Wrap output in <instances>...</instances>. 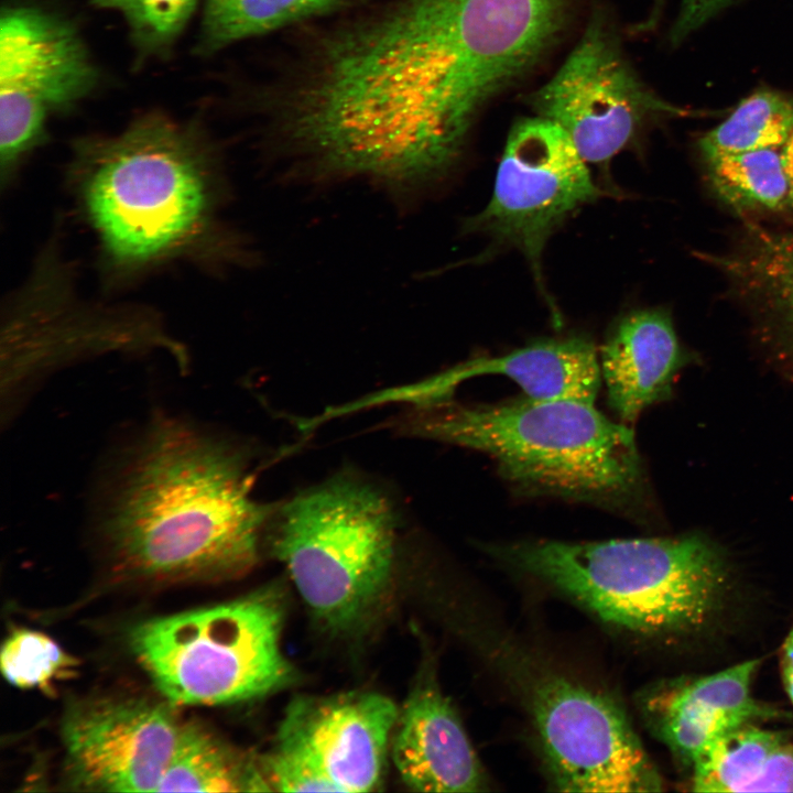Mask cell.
Returning <instances> with one entry per match:
<instances>
[{
  "label": "cell",
  "mask_w": 793,
  "mask_h": 793,
  "mask_svg": "<svg viewBox=\"0 0 793 793\" xmlns=\"http://www.w3.org/2000/svg\"><path fill=\"white\" fill-rule=\"evenodd\" d=\"M567 11V0H400L322 46L281 140L309 180L411 198L448 174L485 106L555 43Z\"/></svg>",
  "instance_id": "cell-1"
},
{
  "label": "cell",
  "mask_w": 793,
  "mask_h": 793,
  "mask_svg": "<svg viewBox=\"0 0 793 793\" xmlns=\"http://www.w3.org/2000/svg\"><path fill=\"white\" fill-rule=\"evenodd\" d=\"M253 478L245 445L155 413L104 480L95 529L128 577L238 578L259 562L279 506L252 497Z\"/></svg>",
  "instance_id": "cell-2"
},
{
  "label": "cell",
  "mask_w": 793,
  "mask_h": 793,
  "mask_svg": "<svg viewBox=\"0 0 793 793\" xmlns=\"http://www.w3.org/2000/svg\"><path fill=\"white\" fill-rule=\"evenodd\" d=\"M68 178L111 275L176 260L220 270L253 253L220 218L227 184L218 151L195 122L151 112L73 149Z\"/></svg>",
  "instance_id": "cell-3"
},
{
  "label": "cell",
  "mask_w": 793,
  "mask_h": 793,
  "mask_svg": "<svg viewBox=\"0 0 793 793\" xmlns=\"http://www.w3.org/2000/svg\"><path fill=\"white\" fill-rule=\"evenodd\" d=\"M404 436L470 448L519 490L636 512L647 495L634 434L594 403L524 398L497 404L449 399L412 404L390 424Z\"/></svg>",
  "instance_id": "cell-4"
},
{
  "label": "cell",
  "mask_w": 793,
  "mask_h": 793,
  "mask_svg": "<svg viewBox=\"0 0 793 793\" xmlns=\"http://www.w3.org/2000/svg\"><path fill=\"white\" fill-rule=\"evenodd\" d=\"M488 554L637 634L695 631L720 607L729 582L721 547L698 533L606 541L522 540Z\"/></svg>",
  "instance_id": "cell-5"
},
{
  "label": "cell",
  "mask_w": 793,
  "mask_h": 793,
  "mask_svg": "<svg viewBox=\"0 0 793 793\" xmlns=\"http://www.w3.org/2000/svg\"><path fill=\"white\" fill-rule=\"evenodd\" d=\"M399 517L389 496L340 472L279 503L268 541L321 626H361L391 582Z\"/></svg>",
  "instance_id": "cell-6"
},
{
  "label": "cell",
  "mask_w": 793,
  "mask_h": 793,
  "mask_svg": "<svg viewBox=\"0 0 793 793\" xmlns=\"http://www.w3.org/2000/svg\"><path fill=\"white\" fill-rule=\"evenodd\" d=\"M0 414L8 426L45 378L112 352L164 351L186 372L189 354L154 308L82 297L74 265L52 237L1 313Z\"/></svg>",
  "instance_id": "cell-7"
},
{
  "label": "cell",
  "mask_w": 793,
  "mask_h": 793,
  "mask_svg": "<svg viewBox=\"0 0 793 793\" xmlns=\"http://www.w3.org/2000/svg\"><path fill=\"white\" fill-rule=\"evenodd\" d=\"M274 586L142 621L129 643L173 703L221 705L272 694L295 678L281 650L284 600Z\"/></svg>",
  "instance_id": "cell-8"
},
{
  "label": "cell",
  "mask_w": 793,
  "mask_h": 793,
  "mask_svg": "<svg viewBox=\"0 0 793 793\" xmlns=\"http://www.w3.org/2000/svg\"><path fill=\"white\" fill-rule=\"evenodd\" d=\"M600 194L566 132L540 116L525 118L510 130L490 200L464 229L487 236L495 247L519 250L553 308L544 286L543 250L564 220Z\"/></svg>",
  "instance_id": "cell-9"
},
{
  "label": "cell",
  "mask_w": 793,
  "mask_h": 793,
  "mask_svg": "<svg viewBox=\"0 0 793 793\" xmlns=\"http://www.w3.org/2000/svg\"><path fill=\"white\" fill-rule=\"evenodd\" d=\"M529 104L536 116L566 132L587 164L599 166L632 145L651 121L687 113L643 83L599 11Z\"/></svg>",
  "instance_id": "cell-10"
},
{
  "label": "cell",
  "mask_w": 793,
  "mask_h": 793,
  "mask_svg": "<svg viewBox=\"0 0 793 793\" xmlns=\"http://www.w3.org/2000/svg\"><path fill=\"white\" fill-rule=\"evenodd\" d=\"M529 714L546 772L565 792H659L662 776L607 693L562 674L535 683Z\"/></svg>",
  "instance_id": "cell-11"
},
{
  "label": "cell",
  "mask_w": 793,
  "mask_h": 793,
  "mask_svg": "<svg viewBox=\"0 0 793 793\" xmlns=\"http://www.w3.org/2000/svg\"><path fill=\"white\" fill-rule=\"evenodd\" d=\"M399 716L395 704L373 692L293 699L265 762L286 792H368L383 769Z\"/></svg>",
  "instance_id": "cell-12"
},
{
  "label": "cell",
  "mask_w": 793,
  "mask_h": 793,
  "mask_svg": "<svg viewBox=\"0 0 793 793\" xmlns=\"http://www.w3.org/2000/svg\"><path fill=\"white\" fill-rule=\"evenodd\" d=\"M182 724L166 706L140 698L73 705L62 723L70 784L89 791L156 792Z\"/></svg>",
  "instance_id": "cell-13"
},
{
  "label": "cell",
  "mask_w": 793,
  "mask_h": 793,
  "mask_svg": "<svg viewBox=\"0 0 793 793\" xmlns=\"http://www.w3.org/2000/svg\"><path fill=\"white\" fill-rule=\"evenodd\" d=\"M97 69L69 21L40 8L9 6L0 20V109L46 120L86 97Z\"/></svg>",
  "instance_id": "cell-14"
},
{
  "label": "cell",
  "mask_w": 793,
  "mask_h": 793,
  "mask_svg": "<svg viewBox=\"0 0 793 793\" xmlns=\"http://www.w3.org/2000/svg\"><path fill=\"white\" fill-rule=\"evenodd\" d=\"M759 663L747 660L709 675L649 688L639 698L641 713L656 738L692 768L729 730L779 716L752 695Z\"/></svg>",
  "instance_id": "cell-15"
},
{
  "label": "cell",
  "mask_w": 793,
  "mask_h": 793,
  "mask_svg": "<svg viewBox=\"0 0 793 793\" xmlns=\"http://www.w3.org/2000/svg\"><path fill=\"white\" fill-rule=\"evenodd\" d=\"M391 756L402 781L416 792L486 789L484 768L449 699L430 674L399 710Z\"/></svg>",
  "instance_id": "cell-16"
},
{
  "label": "cell",
  "mask_w": 793,
  "mask_h": 793,
  "mask_svg": "<svg viewBox=\"0 0 793 793\" xmlns=\"http://www.w3.org/2000/svg\"><path fill=\"white\" fill-rule=\"evenodd\" d=\"M496 374L513 380L532 400L569 399L594 403L601 384L599 354L583 335L544 338L510 352L459 363L406 388L400 397L412 404L449 399L464 380Z\"/></svg>",
  "instance_id": "cell-17"
},
{
  "label": "cell",
  "mask_w": 793,
  "mask_h": 793,
  "mask_svg": "<svg viewBox=\"0 0 793 793\" xmlns=\"http://www.w3.org/2000/svg\"><path fill=\"white\" fill-rule=\"evenodd\" d=\"M688 357L663 308L630 311L611 325L599 365L609 408L632 423L651 405L670 398Z\"/></svg>",
  "instance_id": "cell-18"
},
{
  "label": "cell",
  "mask_w": 793,
  "mask_h": 793,
  "mask_svg": "<svg viewBox=\"0 0 793 793\" xmlns=\"http://www.w3.org/2000/svg\"><path fill=\"white\" fill-rule=\"evenodd\" d=\"M691 770L695 792H793V743L747 723L713 742Z\"/></svg>",
  "instance_id": "cell-19"
},
{
  "label": "cell",
  "mask_w": 793,
  "mask_h": 793,
  "mask_svg": "<svg viewBox=\"0 0 793 793\" xmlns=\"http://www.w3.org/2000/svg\"><path fill=\"white\" fill-rule=\"evenodd\" d=\"M724 264L750 307L793 350V232H760Z\"/></svg>",
  "instance_id": "cell-20"
},
{
  "label": "cell",
  "mask_w": 793,
  "mask_h": 793,
  "mask_svg": "<svg viewBox=\"0 0 793 793\" xmlns=\"http://www.w3.org/2000/svg\"><path fill=\"white\" fill-rule=\"evenodd\" d=\"M270 791L259 767L197 723H183L156 792Z\"/></svg>",
  "instance_id": "cell-21"
},
{
  "label": "cell",
  "mask_w": 793,
  "mask_h": 793,
  "mask_svg": "<svg viewBox=\"0 0 793 793\" xmlns=\"http://www.w3.org/2000/svg\"><path fill=\"white\" fill-rule=\"evenodd\" d=\"M345 0H205L199 45L206 53L296 21L326 14Z\"/></svg>",
  "instance_id": "cell-22"
},
{
  "label": "cell",
  "mask_w": 793,
  "mask_h": 793,
  "mask_svg": "<svg viewBox=\"0 0 793 793\" xmlns=\"http://www.w3.org/2000/svg\"><path fill=\"white\" fill-rule=\"evenodd\" d=\"M793 133V97L761 89L699 140L706 161L748 151L780 149Z\"/></svg>",
  "instance_id": "cell-23"
},
{
  "label": "cell",
  "mask_w": 793,
  "mask_h": 793,
  "mask_svg": "<svg viewBox=\"0 0 793 793\" xmlns=\"http://www.w3.org/2000/svg\"><path fill=\"white\" fill-rule=\"evenodd\" d=\"M706 162L715 192L734 209L770 211L789 207L781 148L728 154Z\"/></svg>",
  "instance_id": "cell-24"
},
{
  "label": "cell",
  "mask_w": 793,
  "mask_h": 793,
  "mask_svg": "<svg viewBox=\"0 0 793 793\" xmlns=\"http://www.w3.org/2000/svg\"><path fill=\"white\" fill-rule=\"evenodd\" d=\"M77 665L52 638L30 629L12 631L0 653L3 677L19 688L46 691L54 681L70 676Z\"/></svg>",
  "instance_id": "cell-25"
},
{
  "label": "cell",
  "mask_w": 793,
  "mask_h": 793,
  "mask_svg": "<svg viewBox=\"0 0 793 793\" xmlns=\"http://www.w3.org/2000/svg\"><path fill=\"white\" fill-rule=\"evenodd\" d=\"M120 13L142 53L166 52L189 21L197 0H89Z\"/></svg>",
  "instance_id": "cell-26"
},
{
  "label": "cell",
  "mask_w": 793,
  "mask_h": 793,
  "mask_svg": "<svg viewBox=\"0 0 793 793\" xmlns=\"http://www.w3.org/2000/svg\"><path fill=\"white\" fill-rule=\"evenodd\" d=\"M736 0H682L678 15L670 33L672 43H680Z\"/></svg>",
  "instance_id": "cell-27"
},
{
  "label": "cell",
  "mask_w": 793,
  "mask_h": 793,
  "mask_svg": "<svg viewBox=\"0 0 793 793\" xmlns=\"http://www.w3.org/2000/svg\"><path fill=\"white\" fill-rule=\"evenodd\" d=\"M780 669L784 689L793 705V626L782 644Z\"/></svg>",
  "instance_id": "cell-28"
},
{
  "label": "cell",
  "mask_w": 793,
  "mask_h": 793,
  "mask_svg": "<svg viewBox=\"0 0 793 793\" xmlns=\"http://www.w3.org/2000/svg\"><path fill=\"white\" fill-rule=\"evenodd\" d=\"M781 157L789 183V208H793V133L782 145Z\"/></svg>",
  "instance_id": "cell-29"
}]
</instances>
